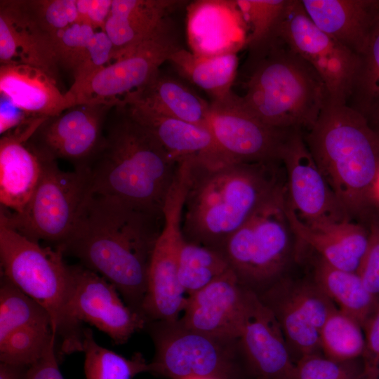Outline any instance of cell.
<instances>
[{
  "instance_id": "cell-7",
  "label": "cell",
  "mask_w": 379,
  "mask_h": 379,
  "mask_svg": "<svg viewBox=\"0 0 379 379\" xmlns=\"http://www.w3.org/2000/svg\"><path fill=\"white\" fill-rule=\"evenodd\" d=\"M285 186L226 241L221 253L244 287L265 288L277 281L291 253Z\"/></svg>"
},
{
  "instance_id": "cell-32",
  "label": "cell",
  "mask_w": 379,
  "mask_h": 379,
  "mask_svg": "<svg viewBox=\"0 0 379 379\" xmlns=\"http://www.w3.org/2000/svg\"><path fill=\"white\" fill-rule=\"evenodd\" d=\"M358 58V67L347 105L364 115L379 103V0L375 1L366 46Z\"/></svg>"
},
{
  "instance_id": "cell-40",
  "label": "cell",
  "mask_w": 379,
  "mask_h": 379,
  "mask_svg": "<svg viewBox=\"0 0 379 379\" xmlns=\"http://www.w3.org/2000/svg\"><path fill=\"white\" fill-rule=\"evenodd\" d=\"M38 24L54 36L78 21L77 0H26Z\"/></svg>"
},
{
  "instance_id": "cell-45",
  "label": "cell",
  "mask_w": 379,
  "mask_h": 379,
  "mask_svg": "<svg viewBox=\"0 0 379 379\" xmlns=\"http://www.w3.org/2000/svg\"><path fill=\"white\" fill-rule=\"evenodd\" d=\"M6 100L7 104L5 102L4 98H1V135H4L13 131L18 127L27 123L32 118L35 117L16 107L8 99H6Z\"/></svg>"
},
{
  "instance_id": "cell-28",
  "label": "cell",
  "mask_w": 379,
  "mask_h": 379,
  "mask_svg": "<svg viewBox=\"0 0 379 379\" xmlns=\"http://www.w3.org/2000/svg\"><path fill=\"white\" fill-rule=\"evenodd\" d=\"M117 104L136 105L208 128L211 104L180 79L161 69L145 86Z\"/></svg>"
},
{
  "instance_id": "cell-6",
  "label": "cell",
  "mask_w": 379,
  "mask_h": 379,
  "mask_svg": "<svg viewBox=\"0 0 379 379\" xmlns=\"http://www.w3.org/2000/svg\"><path fill=\"white\" fill-rule=\"evenodd\" d=\"M55 247H44L18 232L0 212L2 275L39 303L49 314L53 331L62 340L61 352H81L82 327L69 314L72 293L69 265Z\"/></svg>"
},
{
  "instance_id": "cell-11",
  "label": "cell",
  "mask_w": 379,
  "mask_h": 379,
  "mask_svg": "<svg viewBox=\"0 0 379 379\" xmlns=\"http://www.w3.org/2000/svg\"><path fill=\"white\" fill-rule=\"evenodd\" d=\"M183 48L175 23L167 17L152 35L98 72L75 95L77 104L115 106L145 86L161 65Z\"/></svg>"
},
{
  "instance_id": "cell-39",
  "label": "cell",
  "mask_w": 379,
  "mask_h": 379,
  "mask_svg": "<svg viewBox=\"0 0 379 379\" xmlns=\"http://www.w3.org/2000/svg\"><path fill=\"white\" fill-rule=\"evenodd\" d=\"M352 361H335L319 353L307 355L295 363L291 379H364L363 369Z\"/></svg>"
},
{
  "instance_id": "cell-5",
  "label": "cell",
  "mask_w": 379,
  "mask_h": 379,
  "mask_svg": "<svg viewBox=\"0 0 379 379\" xmlns=\"http://www.w3.org/2000/svg\"><path fill=\"white\" fill-rule=\"evenodd\" d=\"M244 107L265 124L303 133L315 124L328 100L314 68L278 36L248 52L244 64Z\"/></svg>"
},
{
  "instance_id": "cell-26",
  "label": "cell",
  "mask_w": 379,
  "mask_h": 379,
  "mask_svg": "<svg viewBox=\"0 0 379 379\" xmlns=\"http://www.w3.org/2000/svg\"><path fill=\"white\" fill-rule=\"evenodd\" d=\"M185 2L178 0H112L110 13L103 29L112 44L111 62L152 35L171 13Z\"/></svg>"
},
{
  "instance_id": "cell-3",
  "label": "cell",
  "mask_w": 379,
  "mask_h": 379,
  "mask_svg": "<svg viewBox=\"0 0 379 379\" xmlns=\"http://www.w3.org/2000/svg\"><path fill=\"white\" fill-rule=\"evenodd\" d=\"M110 111L101 142L86 166L87 195L116 199L163 215L178 164L124 105Z\"/></svg>"
},
{
  "instance_id": "cell-10",
  "label": "cell",
  "mask_w": 379,
  "mask_h": 379,
  "mask_svg": "<svg viewBox=\"0 0 379 379\" xmlns=\"http://www.w3.org/2000/svg\"><path fill=\"white\" fill-rule=\"evenodd\" d=\"M178 320L147 322L156 349L150 373L173 379H230L234 341L187 328Z\"/></svg>"
},
{
  "instance_id": "cell-33",
  "label": "cell",
  "mask_w": 379,
  "mask_h": 379,
  "mask_svg": "<svg viewBox=\"0 0 379 379\" xmlns=\"http://www.w3.org/2000/svg\"><path fill=\"white\" fill-rule=\"evenodd\" d=\"M230 269L221 252L184 241L179 256L178 279L187 296L206 287Z\"/></svg>"
},
{
  "instance_id": "cell-24",
  "label": "cell",
  "mask_w": 379,
  "mask_h": 379,
  "mask_svg": "<svg viewBox=\"0 0 379 379\" xmlns=\"http://www.w3.org/2000/svg\"><path fill=\"white\" fill-rule=\"evenodd\" d=\"M0 92L14 106L27 114L52 117L77 105L68 92L62 93L56 80L44 71L24 64L0 65Z\"/></svg>"
},
{
  "instance_id": "cell-34",
  "label": "cell",
  "mask_w": 379,
  "mask_h": 379,
  "mask_svg": "<svg viewBox=\"0 0 379 379\" xmlns=\"http://www.w3.org/2000/svg\"><path fill=\"white\" fill-rule=\"evenodd\" d=\"M319 337L324 356L331 360L350 361L364 352L365 339L361 326L339 309L329 314Z\"/></svg>"
},
{
  "instance_id": "cell-29",
  "label": "cell",
  "mask_w": 379,
  "mask_h": 379,
  "mask_svg": "<svg viewBox=\"0 0 379 379\" xmlns=\"http://www.w3.org/2000/svg\"><path fill=\"white\" fill-rule=\"evenodd\" d=\"M168 62L183 79L204 91L212 99L221 100L231 91L238 67L237 53L203 56L182 48Z\"/></svg>"
},
{
  "instance_id": "cell-23",
  "label": "cell",
  "mask_w": 379,
  "mask_h": 379,
  "mask_svg": "<svg viewBox=\"0 0 379 379\" xmlns=\"http://www.w3.org/2000/svg\"><path fill=\"white\" fill-rule=\"evenodd\" d=\"M245 22L235 1H197L187 8L191 51L203 56L237 53L246 44Z\"/></svg>"
},
{
  "instance_id": "cell-19",
  "label": "cell",
  "mask_w": 379,
  "mask_h": 379,
  "mask_svg": "<svg viewBox=\"0 0 379 379\" xmlns=\"http://www.w3.org/2000/svg\"><path fill=\"white\" fill-rule=\"evenodd\" d=\"M245 310L244 287L230 268L194 294L188 296L185 327L226 340H238Z\"/></svg>"
},
{
  "instance_id": "cell-2",
  "label": "cell",
  "mask_w": 379,
  "mask_h": 379,
  "mask_svg": "<svg viewBox=\"0 0 379 379\" xmlns=\"http://www.w3.org/2000/svg\"><path fill=\"white\" fill-rule=\"evenodd\" d=\"M279 162L211 166L190 159L182 214L184 239L221 252L229 237L285 186Z\"/></svg>"
},
{
  "instance_id": "cell-9",
  "label": "cell",
  "mask_w": 379,
  "mask_h": 379,
  "mask_svg": "<svg viewBox=\"0 0 379 379\" xmlns=\"http://www.w3.org/2000/svg\"><path fill=\"white\" fill-rule=\"evenodd\" d=\"M187 181V171L180 168L164 206V225L152 253L142 306L147 322L176 321L187 305L188 296L178 279V262L185 241L182 214Z\"/></svg>"
},
{
  "instance_id": "cell-20",
  "label": "cell",
  "mask_w": 379,
  "mask_h": 379,
  "mask_svg": "<svg viewBox=\"0 0 379 379\" xmlns=\"http://www.w3.org/2000/svg\"><path fill=\"white\" fill-rule=\"evenodd\" d=\"M11 62L38 68L57 79L53 36L38 24L26 0L0 3V63Z\"/></svg>"
},
{
  "instance_id": "cell-21",
  "label": "cell",
  "mask_w": 379,
  "mask_h": 379,
  "mask_svg": "<svg viewBox=\"0 0 379 379\" xmlns=\"http://www.w3.org/2000/svg\"><path fill=\"white\" fill-rule=\"evenodd\" d=\"M45 117H34L0 139V203L11 213H21L40 180L43 160L28 143Z\"/></svg>"
},
{
  "instance_id": "cell-31",
  "label": "cell",
  "mask_w": 379,
  "mask_h": 379,
  "mask_svg": "<svg viewBox=\"0 0 379 379\" xmlns=\"http://www.w3.org/2000/svg\"><path fill=\"white\" fill-rule=\"evenodd\" d=\"M81 352L86 379H133L138 373L150 372V364L141 353L126 358L107 349L95 341L89 328H84Z\"/></svg>"
},
{
  "instance_id": "cell-27",
  "label": "cell",
  "mask_w": 379,
  "mask_h": 379,
  "mask_svg": "<svg viewBox=\"0 0 379 379\" xmlns=\"http://www.w3.org/2000/svg\"><path fill=\"white\" fill-rule=\"evenodd\" d=\"M313 22L359 56L364 51L376 0H300Z\"/></svg>"
},
{
  "instance_id": "cell-36",
  "label": "cell",
  "mask_w": 379,
  "mask_h": 379,
  "mask_svg": "<svg viewBox=\"0 0 379 379\" xmlns=\"http://www.w3.org/2000/svg\"><path fill=\"white\" fill-rule=\"evenodd\" d=\"M245 22L251 27L246 45L248 52L255 51L274 39L289 0L235 1Z\"/></svg>"
},
{
  "instance_id": "cell-16",
  "label": "cell",
  "mask_w": 379,
  "mask_h": 379,
  "mask_svg": "<svg viewBox=\"0 0 379 379\" xmlns=\"http://www.w3.org/2000/svg\"><path fill=\"white\" fill-rule=\"evenodd\" d=\"M69 269L72 287L68 308L76 325L88 323L117 345L126 343L146 326L147 319L121 300L114 285L82 265H69Z\"/></svg>"
},
{
  "instance_id": "cell-22",
  "label": "cell",
  "mask_w": 379,
  "mask_h": 379,
  "mask_svg": "<svg viewBox=\"0 0 379 379\" xmlns=\"http://www.w3.org/2000/svg\"><path fill=\"white\" fill-rule=\"evenodd\" d=\"M120 105L153 134L178 164L189 159L213 166L233 161L222 152L208 128L136 105Z\"/></svg>"
},
{
  "instance_id": "cell-44",
  "label": "cell",
  "mask_w": 379,
  "mask_h": 379,
  "mask_svg": "<svg viewBox=\"0 0 379 379\" xmlns=\"http://www.w3.org/2000/svg\"><path fill=\"white\" fill-rule=\"evenodd\" d=\"M55 340H53L43 355L29 366L26 379H64L58 364Z\"/></svg>"
},
{
  "instance_id": "cell-48",
  "label": "cell",
  "mask_w": 379,
  "mask_h": 379,
  "mask_svg": "<svg viewBox=\"0 0 379 379\" xmlns=\"http://www.w3.org/2000/svg\"><path fill=\"white\" fill-rule=\"evenodd\" d=\"M373 200L375 206H379V172L374 185Z\"/></svg>"
},
{
  "instance_id": "cell-47",
  "label": "cell",
  "mask_w": 379,
  "mask_h": 379,
  "mask_svg": "<svg viewBox=\"0 0 379 379\" xmlns=\"http://www.w3.org/2000/svg\"><path fill=\"white\" fill-rule=\"evenodd\" d=\"M364 116L371 127L379 135V103L371 108Z\"/></svg>"
},
{
  "instance_id": "cell-38",
  "label": "cell",
  "mask_w": 379,
  "mask_h": 379,
  "mask_svg": "<svg viewBox=\"0 0 379 379\" xmlns=\"http://www.w3.org/2000/svg\"><path fill=\"white\" fill-rule=\"evenodd\" d=\"M96 31L77 22L58 32L53 36V43L59 65L70 69L74 75L86 60L91 39Z\"/></svg>"
},
{
  "instance_id": "cell-17",
  "label": "cell",
  "mask_w": 379,
  "mask_h": 379,
  "mask_svg": "<svg viewBox=\"0 0 379 379\" xmlns=\"http://www.w3.org/2000/svg\"><path fill=\"white\" fill-rule=\"evenodd\" d=\"M114 106L77 104L59 115L46 118L27 141L39 156L86 166L98 149L105 124Z\"/></svg>"
},
{
  "instance_id": "cell-49",
  "label": "cell",
  "mask_w": 379,
  "mask_h": 379,
  "mask_svg": "<svg viewBox=\"0 0 379 379\" xmlns=\"http://www.w3.org/2000/svg\"><path fill=\"white\" fill-rule=\"evenodd\" d=\"M191 379H212V378H191Z\"/></svg>"
},
{
  "instance_id": "cell-15",
  "label": "cell",
  "mask_w": 379,
  "mask_h": 379,
  "mask_svg": "<svg viewBox=\"0 0 379 379\" xmlns=\"http://www.w3.org/2000/svg\"><path fill=\"white\" fill-rule=\"evenodd\" d=\"M210 104L208 128L232 161H281L282 147L293 131L265 124L244 107L240 95L233 91Z\"/></svg>"
},
{
  "instance_id": "cell-14",
  "label": "cell",
  "mask_w": 379,
  "mask_h": 379,
  "mask_svg": "<svg viewBox=\"0 0 379 379\" xmlns=\"http://www.w3.org/2000/svg\"><path fill=\"white\" fill-rule=\"evenodd\" d=\"M286 172L285 200L307 227L350 220L317 167L300 131H293L280 154Z\"/></svg>"
},
{
  "instance_id": "cell-8",
  "label": "cell",
  "mask_w": 379,
  "mask_h": 379,
  "mask_svg": "<svg viewBox=\"0 0 379 379\" xmlns=\"http://www.w3.org/2000/svg\"><path fill=\"white\" fill-rule=\"evenodd\" d=\"M43 160L42 173L29 203L19 213L1 207L8 223L18 232L39 242L62 244L70 235L88 190L86 167L62 170L56 161Z\"/></svg>"
},
{
  "instance_id": "cell-18",
  "label": "cell",
  "mask_w": 379,
  "mask_h": 379,
  "mask_svg": "<svg viewBox=\"0 0 379 379\" xmlns=\"http://www.w3.org/2000/svg\"><path fill=\"white\" fill-rule=\"evenodd\" d=\"M245 310L238 339L254 379H291L295 368L285 337L256 292L244 287Z\"/></svg>"
},
{
  "instance_id": "cell-30",
  "label": "cell",
  "mask_w": 379,
  "mask_h": 379,
  "mask_svg": "<svg viewBox=\"0 0 379 379\" xmlns=\"http://www.w3.org/2000/svg\"><path fill=\"white\" fill-rule=\"evenodd\" d=\"M314 282L363 328L378 299L366 289L357 272L334 267L319 257L314 267Z\"/></svg>"
},
{
  "instance_id": "cell-1",
  "label": "cell",
  "mask_w": 379,
  "mask_h": 379,
  "mask_svg": "<svg viewBox=\"0 0 379 379\" xmlns=\"http://www.w3.org/2000/svg\"><path fill=\"white\" fill-rule=\"evenodd\" d=\"M163 225L164 214L87 195L70 235L55 248L114 285L125 303L142 314L150 261Z\"/></svg>"
},
{
  "instance_id": "cell-42",
  "label": "cell",
  "mask_w": 379,
  "mask_h": 379,
  "mask_svg": "<svg viewBox=\"0 0 379 379\" xmlns=\"http://www.w3.org/2000/svg\"><path fill=\"white\" fill-rule=\"evenodd\" d=\"M365 345L363 357L364 379H379V298L363 326Z\"/></svg>"
},
{
  "instance_id": "cell-13",
  "label": "cell",
  "mask_w": 379,
  "mask_h": 379,
  "mask_svg": "<svg viewBox=\"0 0 379 379\" xmlns=\"http://www.w3.org/2000/svg\"><path fill=\"white\" fill-rule=\"evenodd\" d=\"M258 295L279 322L291 354L299 360L319 353L320 331L336 307L314 281L281 279Z\"/></svg>"
},
{
  "instance_id": "cell-43",
  "label": "cell",
  "mask_w": 379,
  "mask_h": 379,
  "mask_svg": "<svg viewBox=\"0 0 379 379\" xmlns=\"http://www.w3.org/2000/svg\"><path fill=\"white\" fill-rule=\"evenodd\" d=\"M112 4V0H77V22L103 31Z\"/></svg>"
},
{
  "instance_id": "cell-35",
  "label": "cell",
  "mask_w": 379,
  "mask_h": 379,
  "mask_svg": "<svg viewBox=\"0 0 379 379\" xmlns=\"http://www.w3.org/2000/svg\"><path fill=\"white\" fill-rule=\"evenodd\" d=\"M50 324L48 312L6 277L0 284V340L11 332L29 325Z\"/></svg>"
},
{
  "instance_id": "cell-12",
  "label": "cell",
  "mask_w": 379,
  "mask_h": 379,
  "mask_svg": "<svg viewBox=\"0 0 379 379\" xmlns=\"http://www.w3.org/2000/svg\"><path fill=\"white\" fill-rule=\"evenodd\" d=\"M277 36L310 64L324 83L328 101L347 104L358 67V56L320 29L300 0H289Z\"/></svg>"
},
{
  "instance_id": "cell-4",
  "label": "cell",
  "mask_w": 379,
  "mask_h": 379,
  "mask_svg": "<svg viewBox=\"0 0 379 379\" xmlns=\"http://www.w3.org/2000/svg\"><path fill=\"white\" fill-rule=\"evenodd\" d=\"M317 167L350 217L368 218L379 172V135L347 104L328 100L303 133Z\"/></svg>"
},
{
  "instance_id": "cell-41",
  "label": "cell",
  "mask_w": 379,
  "mask_h": 379,
  "mask_svg": "<svg viewBox=\"0 0 379 379\" xmlns=\"http://www.w3.org/2000/svg\"><path fill=\"white\" fill-rule=\"evenodd\" d=\"M368 241L357 273L366 289L379 298V215L369 218Z\"/></svg>"
},
{
  "instance_id": "cell-25",
  "label": "cell",
  "mask_w": 379,
  "mask_h": 379,
  "mask_svg": "<svg viewBox=\"0 0 379 379\" xmlns=\"http://www.w3.org/2000/svg\"><path fill=\"white\" fill-rule=\"evenodd\" d=\"M285 212L293 234L319 257L334 267L357 272L367 247L368 229L350 220L307 227L298 220L286 200Z\"/></svg>"
},
{
  "instance_id": "cell-46",
  "label": "cell",
  "mask_w": 379,
  "mask_h": 379,
  "mask_svg": "<svg viewBox=\"0 0 379 379\" xmlns=\"http://www.w3.org/2000/svg\"><path fill=\"white\" fill-rule=\"evenodd\" d=\"M29 366L0 362V379H26Z\"/></svg>"
},
{
  "instance_id": "cell-37",
  "label": "cell",
  "mask_w": 379,
  "mask_h": 379,
  "mask_svg": "<svg viewBox=\"0 0 379 379\" xmlns=\"http://www.w3.org/2000/svg\"><path fill=\"white\" fill-rule=\"evenodd\" d=\"M56 337L50 324L18 328L0 340V362L29 366L43 355Z\"/></svg>"
}]
</instances>
